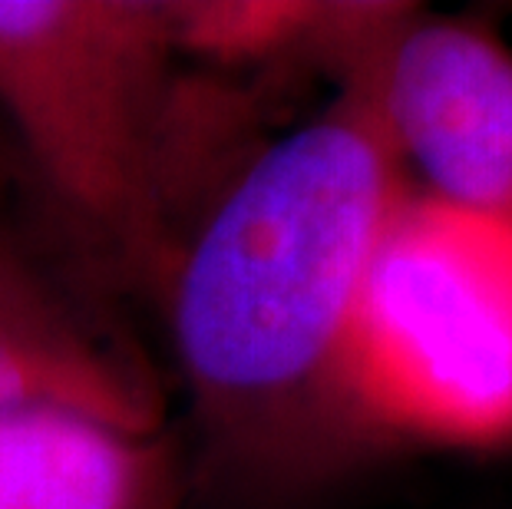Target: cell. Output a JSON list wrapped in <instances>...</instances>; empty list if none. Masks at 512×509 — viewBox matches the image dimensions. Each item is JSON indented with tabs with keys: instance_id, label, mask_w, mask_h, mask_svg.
<instances>
[{
	"instance_id": "obj_1",
	"label": "cell",
	"mask_w": 512,
	"mask_h": 509,
	"mask_svg": "<svg viewBox=\"0 0 512 509\" xmlns=\"http://www.w3.org/2000/svg\"><path fill=\"white\" fill-rule=\"evenodd\" d=\"M403 14L318 116L238 169L172 281V338L215 463L265 503L301 500L384 447L351 338L370 255L413 186L380 106Z\"/></svg>"
},
{
	"instance_id": "obj_2",
	"label": "cell",
	"mask_w": 512,
	"mask_h": 509,
	"mask_svg": "<svg viewBox=\"0 0 512 509\" xmlns=\"http://www.w3.org/2000/svg\"><path fill=\"white\" fill-rule=\"evenodd\" d=\"M162 0H0V106L53 192L129 262H162L172 57Z\"/></svg>"
},
{
	"instance_id": "obj_3",
	"label": "cell",
	"mask_w": 512,
	"mask_h": 509,
	"mask_svg": "<svg viewBox=\"0 0 512 509\" xmlns=\"http://www.w3.org/2000/svg\"><path fill=\"white\" fill-rule=\"evenodd\" d=\"M351 374L384 443H509L512 225L403 192L364 275Z\"/></svg>"
},
{
	"instance_id": "obj_4",
	"label": "cell",
	"mask_w": 512,
	"mask_h": 509,
	"mask_svg": "<svg viewBox=\"0 0 512 509\" xmlns=\"http://www.w3.org/2000/svg\"><path fill=\"white\" fill-rule=\"evenodd\" d=\"M380 106L420 192L512 225V47L486 20L410 4L384 53Z\"/></svg>"
},
{
	"instance_id": "obj_5",
	"label": "cell",
	"mask_w": 512,
	"mask_h": 509,
	"mask_svg": "<svg viewBox=\"0 0 512 509\" xmlns=\"http://www.w3.org/2000/svg\"><path fill=\"white\" fill-rule=\"evenodd\" d=\"M40 407L136 437H152L162 424L146 377L0 245V414Z\"/></svg>"
},
{
	"instance_id": "obj_6",
	"label": "cell",
	"mask_w": 512,
	"mask_h": 509,
	"mask_svg": "<svg viewBox=\"0 0 512 509\" xmlns=\"http://www.w3.org/2000/svg\"><path fill=\"white\" fill-rule=\"evenodd\" d=\"M159 433L136 437L70 410L0 414V509H169Z\"/></svg>"
}]
</instances>
